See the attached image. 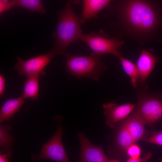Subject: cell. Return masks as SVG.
<instances>
[{
    "label": "cell",
    "mask_w": 162,
    "mask_h": 162,
    "mask_svg": "<svg viewBox=\"0 0 162 162\" xmlns=\"http://www.w3.org/2000/svg\"><path fill=\"white\" fill-rule=\"evenodd\" d=\"M146 142L158 144L162 146V132H154L148 138H146Z\"/></svg>",
    "instance_id": "20"
},
{
    "label": "cell",
    "mask_w": 162,
    "mask_h": 162,
    "mask_svg": "<svg viewBox=\"0 0 162 162\" xmlns=\"http://www.w3.org/2000/svg\"><path fill=\"white\" fill-rule=\"evenodd\" d=\"M80 153L78 162H108L109 160L102 147L92 144L83 133L78 132Z\"/></svg>",
    "instance_id": "7"
},
{
    "label": "cell",
    "mask_w": 162,
    "mask_h": 162,
    "mask_svg": "<svg viewBox=\"0 0 162 162\" xmlns=\"http://www.w3.org/2000/svg\"><path fill=\"white\" fill-rule=\"evenodd\" d=\"M26 102L21 96L7 100L3 104L0 110V122L9 121L14 117V114L19 111Z\"/></svg>",
    "instance_id": "13"
},
{
    "label": "cell",
    "mask_w": 162,
    "mask_h": 162,
    "mask_svg": "<svg viewBox=\"0 0 162 162\" xmlns=\"http://www.w3.org/2000/svg\"><path fill=\"white\" fill-rule=\"evenodd\" d=\"M162 118V106L158 109L149 117L146 121V123L152 124Z\"/></svg>",
    "instance_id": "21"
},
{
    "label": "cell",
    "mask_w": 162,
    "mask_h": 162,
    "mask_svg": "<svg viewBox=\"0 0 162 162\" xmlns=\"http://www.w3.org/2000/svg\"><path fill=\"white\" fill-rule=\"evenodd\" d=\"M12 8L10 2L8 0H0V14Z\"/></svg>",
    "instance_id": "22"
},
{
    "label": "cell",
    "mask_w": 162,
    "mask_h": 162,
    "mask_svg": "<svg viewBox=\"0 0 162 162\" xmlns=\"http://www.w3.org/2000/svg\"><path fill=\"white\" fill-rule=\"evenodd\" d=\"M57 130L53 136L44 144L39 154H32L31 158L33 160L49 159L57 162H71L68 158L62 142L63 129L58 122Z\"/></svg>",
    "instance_id": "5"
},
{
    "label": "cell",
    "mask_w": 162,
    "mask_h": 162,
    "mask_svg": "<svg viewBox=\"0 0 162 162\" xmlns=\"http://www.w3.org/2000/svg\"><path fill=\"white\" fill-rule=\"evenodd\" d=\"M108 162H119L118 160L116 159L109 160Z\"/></svg>",
    "instance_id": "26"
},
{
    "label": "cell",
    "mask_w": 162,
    "mask_h": 162,
    "mask_svg": "<svg viewBox=\"0 0 162 162\" xmlns=\"http://www.w3.org/2000/svg\"><path fill=\"white\" fill-rule=\"evenodd\" d=\"M73 3V1H69L57 12L58 23L56 30L52 34L54 42L51 51L55 56H65L69 52L67 51L68 46L80 39L83 34L80 19L74 10Z\"/></svg>",
    "instance_id": "2"
},
{
    "label": "cell",
    "mask_w": 162,
    "mask_h": 162,
    "mask_svg": "<svg viewBox=\"0 0 162 162\" xmlns=\"http://www.w3.org/2000/svg\"><path fill=\"white\" fill-rule=\"evenodd\" d=\"M115 142L116 147L122 151L127 150L135 143L130 133L123 124L116 133Z\"/></svg>",
    "instance_id": "16"
},
{
    "label": "cell",
    "mask_w": 162,
    "mask_h": 162,
    "mask_svg": "<svg viewBox=\"0 0 162 162\" xmlns=\"http://www.w3.org/2000/svg\"><path fill=\"white\" fill-rule=\"evenodd\" d=\"M10 2L12 8L20 7L27 9L31 12L35 11L44 15L47 12L40 0H13Z\"/></svg>",
    "instance_id": "17"
},
{
    "label": "cell",
    "mask_w": 162,
    "mask_h": 162,
    "mask_svg": "<svg viewBox=\"0 0 162 162\" xmlns=\"http://www.w3.org/2000/svg\"><path fill=\"white\" fill-rule=\"evenodd\" d=\"M157 61L151 51L142 50L136 65L139 80L142 82L146 80Z\"/></svg>",
    "instance_id": "10"
},
{
    "label": "cell",
    "mask_w": 162,
    "mask_h": 162,
    "mask_svg": "<svg viewBox=\"0 0 162 162\" xmlns=\"http://www.w3.org/2000/svg\"><path fill=\"white\" fill-rule=\"evenodd\" d=\"M107 8L108 13L105 16L115 19L111 27L116 31L124 30L129 36L140 42L148 40L161 23L160 9L153 1H118Z\"/></svg>",
    "instance_id": "1"
},
{
    "label": "cell",
    "mask_w": 162,
    "mask_h": 162,
    "mask_svg": "<svg viewBox=\"0 0 162 162\" xmlns=\"http://www.w3.org/2000/svg\"><path fill=\"white\" fill-rule=\"evenodd\" d=\"M146 122L140 115L136 111L123 124L131 135L134 142L141 139L145 133Z\"/></svg>",
    "instance_id": "12"
},
{
    "label": "cell",
    "mask_w": 162,
    "mask_h": 162,
    "mask_svg": "<svg viewBox=\"0 0 162 162\" xmlns=\"http://www.w3.org/2000/svg\"><path fill=\"white\" fill-rule=\"evenodd\" d=\"M101 56L93 52L88 56L72 55L69 52L65 56L66 70L77 79L86 77L98 81L107 69L101 60Z\"/></svg>",
    "instance_id": "3"
},
{
    "label": "cell",
    "mask_w": 162,
    "mask_h": 162,
    "mask_svg": "<svg viewBox=\"0 0 162 162\" xmlns=\"http://www.w3.org/2000/svg\"><path fill=\"white\" fill-rule=\"evenodd\" d=\"M127 153L130 158L135 159L140 158L141 150L140 147L137 145L134 144L127 149Z\"/></svg>",
    "instance_id": "19"
},
{
    "label": "cell",
    "mask_w": 162,
    "mask_h": 162,
    "mask_svg": "<svg viewBox=\"0 0 162 162\" xmlns=\"http://www.w3.org/2000/svg\"><path fill=\"white\" fill-rule=\"evenodd\" d=\"M117 57L118 58L124 70L130 77L131 83L132 86L134 87H136L139 80L136 66L132 62L124 58L120 54Z\"/></svg>",
    "instance_id": "18"
},
{
    "label": "cell",
    "mask_w": 162,
    "mask_h": 162,
    "mask_svg": "<svg viewBox=\"0 0 162 162\" xmlns=\"http://www.w3.org/2000/svg\"><path fill=\"white\" fill-rule=\"evenodd\" d=\"M6 79L1 74L0 75V96L2 97L4 96V92L5 89Z\"/></svg>",
    "instance_id": "25"
},
{
    "label": "cell",
    "mask_w": 162,
    "mask_h": 162,
    "mask_svg": "<svg viewBox=\"0 0 162 162\" xmlns=\"http://www.w3.org/2000/svg\"><path fill=\"white\" fill-rule=\"evenodd\" d=\"M54 56L51 50L45 54L26 60L17 56L14 68L18 71L20 75H24L27 77L35 75H45V67Z\"/></svg>",
    "instance_id": "6"
},
{
    "label": "cell",
    "mask_w": 162,
    "mask_h": 162,
    "mask_svg": "<svg viewBox=\"0 0 162 162\" xmlns=\"http://www.w3.org/2000/svg\"><path fill=\"white\" fill-rule=\"evenodd\" d=\"M92 50V52L102 55L110 53L117 56L124 42L115 38H110L102 30L98 33L92 32L83 34L80 39Z\"/></svg>",
    "instance_id": "4"
},
{
    "label": "cell",
    "mask_w": 162,
    "mask_h": 162,
    "mask_svg": "<svg viewBox=\"0 0 162 162\" xmlns=\"http://www.w3.org/2000/svg\"><path fill=\"white\" fill-rule=\"evenodd\" d=\"M158 160L160 162H162V158H158Z\"/></svg>",
    "instance_id": "27"
},
{
    "label": "cell",
    "mask_w": 162,
    "mask_h": 162,
    "mask_svg": "<svg viewBox=\"0 0 162 162\" xmlns=\"http://www.w3.org/2000/svg\"><path fill=\"white\" fill-rule=\"evenodd\" d=\"M135 104H129L118 106L113 103L104 104V113L106 118V124L113 128L117 122L127 117L132 111Z\"/></svg>",
    "instance_id": "8"
},
{
    "label": "cell",
    "mask_w": 162,
    "mask_h": 162,
    "mask_svg": "<svg viewBox=\"0 0 162 162\" xmlns=\"http://www.w3.org/2000/svg\"><path fill=\"white\" fill-rule=\"evenodd\" d=\"M161 106L162 100L156 98L144 91L139 94L136 111L146 122L151 114Z\"/></svg>",
    "instance_id": "9"
},
{
    "label": "cell",
    "mask_w": 162,
    "mask_h": 162,
    "mask_svg": "<svg viewBox=\"0 0 162 162\" xmlns=\"http://www.w3.org/2000/svg\"><path fill=\"white\" fill-rule=\"evenodd\" d=\"M13 152H0V162H9Z\"/></svg>",
    "instance_id": "24"
},
{
    "label": "cell",
    "mask_w": 162,
    "mask_h": 162,
    "mask_svg": "<svg viewBox=\"0 0 162 162\" xmlns=\"http://www.w3.org/2000/svg\"><path fill=\"white\" fill-rule=\"evenodd\" d=\"M13 130L10 124L3 125L0 124V152H13L11 149L13 142L16 138L11 136L9 132Z\"/></svg>",
    "instance_id": "15"
},
{
    "label": "cell",
    "mask_w": 162,
    "mask_h": 162,
    "mask_svg": "<svg viewBox=\"0 0 162 162\" xmlns=\"http://www.w3.org/2000/svg\"><path fill=\"white\" fill-rule=\"evenodd\" d=\"M112 1L110 0H83V10L80 21L81 25L92 18H97L102 10L107 8Z\"/></svg>",
    "instance_id": "11"
},
{
    "label": "cell",
    "mask_w": 162,
    "mask_h": 162,
    "mask_svg": "<svg viewBox=\"0 0 162 162\" xmlns=\"http://www.w3.org/2000/svg\"><path fill=\"white\" fill-rule=\"evenodd\" d=\"M40 76L35 75L27 77L24 82L23 92L21 96L24 98L36 99L39 94V79Z\"/></svg>",
    "instance_id": "14"
},
{
    "label": "cell",
    "mask_w": 162,
    "mask_h": 162,
    "mask_svg": "<svg viewBox=\"0 0 162 162\" xmlns=\"http://www.w3.org/2000/svg\"><path fill=\"white\" fill-rule=\"evenodd\" d=\"M152 156V154L150 152H148L145 153L143 157L142 158H139L135 159L130 158L126 162H147L151 159Z\"/></svg>",
    "instance_id": "23"
}]
</instances>
